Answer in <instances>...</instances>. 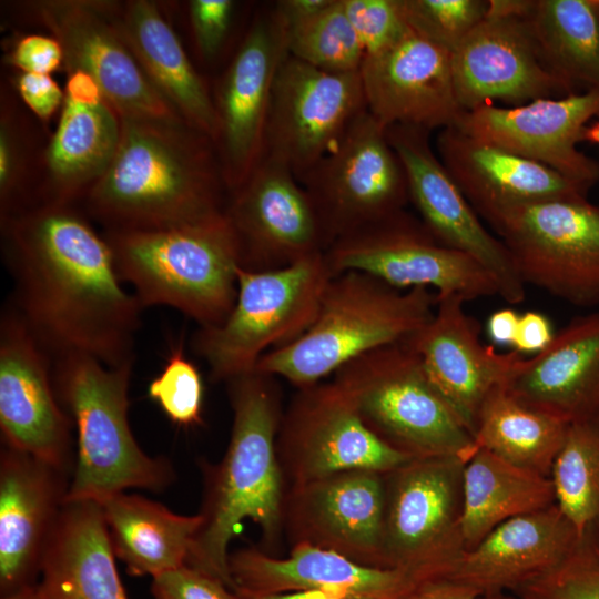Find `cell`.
I'll list each match as a JSON object with an SVG mask.
<instances>
[{
    "label": "cell",
    "instance_id": "23",
    "mask_svg": "<svg viewBox=\"0 0 599 599\" xmlns=\"http://www.w3.org/2000/svg\"><path fill=\"white\" fill-rule=\"evenodd\" d=\"M367 111L385 128L432 132L456 126L464 114L454 88L451 53L410 27L359 69Z\"/></svg>",
    "mask_w": 599,
    "mask_h": 599
},
{
    "label": "cell",
    "instance_id": "52",
    "mask_svg": "<svg viewBox=\"0 0 599 599\" xmlns=\"http://www.w3.org/2000/svg\"><path fill=\"white\" fill-rule=\"evenodd\" d=\"M68 73L64 91L67 98L82 103H95L104 99L101 89L90 75L79 70Z\"/></svg>",
    "mask_w": 599,
    "mask_h": 599
},
{
    "label": "cell",
    "instance_id": "34",
    "mask_svg": "<svg viewBox=\"0 0 599 599\" xmlns=\"http://www.w3.org/2000/svg\"><path fill=\"white\" fill-rule=\"evenodd\" d=\"M461 531L466 550L505 521L556 504L550 477L477 449L464 468Z\"/></svg>",
    "mask_w": 599,
    "mask_h": 599
},
{
    "label": "cell",
    "instance_id": "12",
    "mask_svg": "<svg viewBox=\"0 0 599 599\" xmlns=\"http://www.w3.org/2000/svg\"><path fill=\"white\" fill-rule=\"evenodd\" d=\"M324 254L332 275L357 271L399 290L426 287L466 302L498 295L479 263L441 244L406 210L336 240Z\"/></svg>",
    "mask_w": 599,
    "mask_h": 599
},
{
    "label": "cell",
    "instance_id": "18",
    "mask_svg": "<svg viewBox=\"0 0 599 599\" xmlns=\"http://www.w3.org/2000/svg\"><path fill=\"white\" fill-rule=\"evenodd\" d=\"M229 194L224 213L238 243L241 267L282 268L327 250L311 197L284 164L263 155Z\"/></svg>",
    "mask_w": 599,
    "mask_h": 599
},
{
    "label": "cell",
    "instance_id": "6",
    "mask_svg": "<svg viewBox=\"0 0 599 599\" xmlns=\"http://www.w3.org/2000/svg\"><path fill=\"white\" fill-rule=\"evenodd\" d=\"M122 282L142 308L173 307L200 327L220 325L237 296L238 243L225 213L163 230L104 235Z\"/></svg>",
    "mask_w": 599,
    "mask_h": 599
},
{
    "label": "cell",
    "instance_id": "28",
    "mask_svg": "<svg viewBox=\"0 0 599 599\" xmlns=\"http://www.w3.org/2000/svg\"><path fill=\"white\" fill-rule=\"evenodd\" d=\"M578 537L555 504L499 525L461 555L446 580L486 598L515 592L559 565Z\"/></svg>",
    "mask_w": 599,
    "mask_h": 599
},
{
    "label": "cell",
    "instance_id": "42",
    "mask_svg": "<svg viewBox=\"0 0 599 599\" xmlns=\"http://www.w3.org/2000/svg\"><path fill=\"white\" fill-rule=\"evenodd\" d=\"M347 18L362 44L364 58L398 41L409 28L403 0H343Z\"/></svg>",
    "mask_w": 599,
    "mask_h": 599
},
{
    "label": "cell",
    "instance_id": "13",
    "mask_svg": "<svg viewBox=\"0 0 599 599\" xmlns=\"http://www.w3.org/2000/svg\"><path fill=\"white\" fill-rule=\"evenodd\" d=\"M276 450L286 488L349 470L386 474L413 459L365 425L335 379L298 388L283 412Z\"/></svg>",
    "mask_w": 599,
    "mask_h": 599
},
{
    "label": "cell",
    "instance_id": "40",
    "mask_svg": "<svg viewBox=\"0 0 599 599\" xmlns=\"http://www.w3.org/2000/svg\"><path fill=\"white\" fill-rule=\"evenodd\" d=\"M408 26L450 53L485 19L489 0H403Z\"/></svg>",
    "mask_w": 599,
    "mask_h": 599
},
{
    "label": "cell",
    "instance_id": "27",
    "mask_svg": "<svg viewBox=\"0 0 599 599\" xmlns=\"http://www.w3.org/2000/svg\"><path fill=\"white\" fill-rule=\"evenodd\" d=\"M504 388L567 425L599 419V311L579 316L509 373Z\"/></svg>",
    "mask_w": 599,
    "mask_h": 599
},
{
    "label": "cell",
    "instance_id": "7",
    "mask_svg": "<svg viewBox=\"0 0 599 599\" xmlns=\"http://www.w3.org/2000/svg\"><path fill=\"white\" fill-rule=\"evenodd\" d=\"M334 379L351 395L365 425L413 458L475 453L474 436L427 378L409 339L370 351Z\"/></svg>",
    "mask_w": 599,
    "mask_h": 599
},
{
    "label": "cell",
    "instance_id": "8",
    "mask_svg": "<svg viewBox=\"0 0 599 599\" xmlns=\"http://www.w3.org/2000/svg\"><path fill=\"white\" fill-rule=\"evenodd\" d=\"M325 252L268 271L236 270L237 296L223 323L200 327L193 349L213 382L255 372L260 358L303 335L313 324L333 276Z\"/></svg>",
    "mask_w": 599,
    "mask_h": 599
},
{
    "label": "cell",
    "instance_id": "37",
    "mask_svg": "<svg viewBox=\"0 0 599 599\" xmlns=\"http://www.w3.org/2000/svg\"><path fill=\"white\" fill-rule=\"evenodd\" d=\"M550 479L557 507L578 534L599 530V419L568 425Z\"/></svg>",
    "mask_w": 599,
    "mask_h": 599
},
{
    "label": "cell",
    "instance_id": "5",
    "mask_svg": "<svg viewBox=\"0 0 599 599\" xmlns=\"http://www.w3.org/2000/svg\"><path fill=\"white\" fill-rule=\"evenodd\" d=\"M436 305L430 288L399 290L357 271L333 275L308 329L265 353L255 372L297 388L317 384L370 351L410 339Z\"/></svg>",
    "mask_w": 599,
    "mask_h": 599
},
{
    "label": "cell",
    "instance_id": "46",
    "mask_svg": "<svg viewBox=\"0 0 599 599\" xmlns=\"http://www.w3.org/2000/svg\"><path fill=\"white\" fill-rule=\"evenodd\" d=\"M6 61L23 73L50 74L64 63V54L54 37L28 34L14 43Z\"/></svg>",
    "mask_w": 599,
    "mask_h": 599
},
{
    "label": "cell",
    "instance_id": "55",
    "mask_svg": "<svg viewBox=\"0 0 599 599\" xmlns=\"http://www.w3.org/2000/svg\"><path fill=\"white\" fill-rule=\"evenodd\" d=\"M582 141L599 145V118L583 129Z\"/></svg>",
    "mask_w": 599,
    "mask_h": 599
},
{
    "label": "cell",
    "instance_id": "50",
    "mask_svg": "<svg viewBox=\"0 0 599 599\" xmlns=\"http://www.w3.org/2000/svg\"><path fill=\"white\" fill-rule=\"evenodd\" d=\"M410 599H512L509 597H483L476 590L464 585L440 580L420 588Z\"/></svg>",
    "mask_w": 599,
    "mask_h": 599
},
{
    "label": "cell",
    "instance_id": "49",
    "mask_svg": "<svg viewBox=\"0 0 599 599\" xmlns=\"http://www.w3.org/2000/svg\"><path fill=\"white\" fill-rule=\"evenodd\" d=\"M333 0H281L273 11L284 28L285 34L325 10Z\"/></svg>",
    "mask_w": 599,
    "mask_h": 599
},
{
    "label": "cell",
    "instance_id": "10",
    "mask_svg": "<svg viewBox=\"0 0 599 599\" xmlns=\"http://www.w3.org/2000/svg\"><path fill=\"white\" fill-rule=\"evenodd\" d=\"M485 220L525 283L579 306L599 303V205L551 199L498 210Z\"/></svg>",
    "mask_w": 599,
    "mask_h": 599
},
{
    "label": "cell",
    "instance_id": "3",
    "mask_svg": "<svg viewBox=\"0 0 599 599\" xmlns=\"http://www.w3.org/2000/svg\"><path fill=\"white\" fill-rule=\"evenodd\" d=\"M275 378L253 372L226 382L233 412L229 446L219 464L200 461L203 520L186 565L233 591L229 546L241 522L260 527L262 549L272 556L284 538L286 483L276 450L283 412Z\"/></svg>",
    "mask_w": 599,
    "mask_h": 599
},
{
    "label": "cell",
    "instance_id": "14",
    "mask_svg": "<svg viewBox=\"0 0 599 599\" xmlns=\"http://www.w3.org/2000/svg\"><path fill=\"white\" fill-rule=\"evenodd\" d=\"M526 0H489L485 19L451 52L456 98L466 111L576 93L544 62L525 17Z\"/></svg>",
    "mask_w": 599,
    "mask_h": 599
},
{
    "label": "cell",
    "instance_id": "24",
    "mask_svg": "<svg viewBox=\"0 0 599 599\" xmlns=\"http://www.w3.org/2000/svg\"><path fill=\"white\" fill-rule=\"evenodd\" d=\"M465 303L457 294L437 295L434 316L409 342L434 388L474 436L483 404L505 384L520 354L485 345Z\"/></svg>",
    "mask_w": 599,
    "mask_h": 599
},
{
    "label": "cell",
    "instance_id": "9",
    "mask_svg": "<svg viewBox=\"0 0 599 599\" xmlns=\"http://www.w3.org/2000/svg\"><path fill=\"white\" fill-rule=\"evenodd\" d=\"M465 465L459 457L413 458L385 474L387 568L407 570L426 582L447 579L466 551Z\"/></svg>",
    "mask_w": 599,
    "mask_h": 599
},
{
    "label": "cell",
    "instance_id": "26",
    "mask_svg": "<svg viewBox=\"0 0 599 599\" xmlns=\"http://www.w3.org/2000/svg\"><path fill=\"white\" fill-rule=\"evenodd\" d=\"M234 590L254 593L324 591L367 599H410L425 582L397 568H374L357 564L335 551L308 544L291 546L278 558L257 547L230 554Z\"/></svg>",
    "mask_w": 599,
    "mask_h": 599
},
{
    "label": "cell",
    "instance_id": "51",
    "mask_svg": "<svg viewBox=\"0 0 599 599\" xmlns=\"http://www.w3.org/2000/svg\"><path fill=\"white\" fill-rule=\"evenodd\" d=\"M519 315L511 308L493 313L487 321V333L497 345H512Z\"/></svg>",
    "mask_w": 599,
    "mask_h": 599
},
{
    "label": "cell",
    "instance_id": "53",
    "mask_svg": "<svg viewBox=\"0 0 599 599\" xmlns=\"http://www.w3.org/2000/svg\"><path fill=\"white\" fill-rule=\"evenodd\" d=\"M236 599H367L356 596L324 592V591H294L284 593H254L244 590H234Z\"/></svg>",
    "mask_w": 599,
    "mask_h": 599
},
{
    "label": "cell",
    "instance_id": "20",
    "mask_svg": "<svg viewBox=\"0 0 599 599\" xmlns=\"http://www.w3.org/2000/svg\"><path fill=\"white\" fill-rule=\"evenodd\" d=\"M385 474L349 470L286 488L284 537L385 568Z\"/></svg>",
    "mask_w": 599,
    "mask_h": 599
},
{
    "label": "cell",
    "instance_id": "11",
    "mask_svg": "<svg viewBox=\"0 0 599 599\" xmlns=\"http://www.w3.org/2000/svg\"><path fill=\"white\" fill-rule=\"evenodd\" d=\"M298 182L314 204L328 247L405 210L409 202L404 165L387 139L386 128L367 110Z\"/></svg>",
    "mask_w": 599,
    "mask_h": 599
},
{
    "label": "cell",
    "instance_id": "15",
    "mask_svg": "<svg viewBox=\"0 0 599 599\" xmlns=\"http://www.w3.org/2000/svg\"><path fill=\"white\" fill-rule=\"evenodd\" d=\"M365 110L359 72L329 73L287 54L272 88L263 155L300 180Z\"/></svg>",
    "mask_w": 599,
    "mask_h": 599
},
{
    "label": "cell",
    "instance_id": "47",
    "mask_svg": "<svg viewBox=\"0 0 599 599\" xmlns=\"http://www.w3.org/2000/svg\"><path fill=\"white\" fill-rule=\"evenodd\" d=\"M16 88L23 103L42 121L52 118L65 97L50 74L20 72Z\"/></svg>",
    "mask_w": 599,
    "mask_h": 599
},
{
    "label": "cell",
    "instance_id": "38",
    "mask_svg": "<svg viewBox=\"0 0 599 599\" xmlns=\"http://www.w3.org/2000/svg\"><path fill=\"white\" fill-rule=\"evenodd\" d=\"M290 55L325 72H359L364 50L347 18L343 0L286 33Z\"/></svg>",
    "mask_w": 599,
    "mask_h": 599
},
{
    "label": "cell",
    "instance_id": "54",
    "mask_svg": "<svg viewBox=\"0 0 599 599\" xmlns=\"http://www.w3.org/2000/svg\"><path fill=\"white\" fill-rule=\"evenodd\" d=\"M1 599H40L37 583L1 595Z\"/></svg>",
    "mask_w": 599,
    "mask_h": 599
},
{
    "label": "cell",
    "instance_id": "29",
    "mask_svg": "<svg viewBox=\"0 0 599 599\" xmlns=\"http://www.w3.org/2000/svg\"><path fill=\"white\" fill-rule=\"evenodd\" d=\"M436 150L455 183L484 219L512 205L587 197L590 189L541 163L479 141L456 126L439 131Z\"/></svg>",
    "mask_w": 599,
    "mask_h": 599
},
{
    "label": "cell",
    "instance_id": "19",
    "mask_svg": "<svg viewBox=\"0 0 599 599\" xmlns=\"http://www.w3.org/2000/svg\"><path fill=\"white\" fill-rule=\"evenodd\" d=\"M387 139L399 156L408 182L409 202L444 245L475 260L494 278L498 295L509 304L526 297V285L500 238L490 234L455 183L423 128L390 125Z\"/></svg>",
    "mask_w": 599,
    "mask_h": 599
},
{
    "label": "cell",
    "instance_id": "44",
    "mask_svg": "<svg viewBox=\"0 0 599 599\" xmlns=\"http://www.w3.org/2000/svg\"><path fill=\"white\" fill-rule=\"evenodd\" d=\"M235 2L232 0H192L189 17L200 53L211 59L223 47L230 31Z\"/></svg>",
    "mask_w": 599,
    "mask_h": 599
},
{
    "label": "cell",
    "instance_id": "17",
    "mask_svg": "<svg viewBox=\"0 0 599 599\" xmlns=\"http://www.w3.org/2000/svg\"><path fill=\"white\" fill-rule=\"evenodd\" d=\"M72 428L55 393L52 356L8 303L0 321L3 445L72 473Z\"/></svg>",
    "mask_w": 599,
    "mask_h": 599
},
{
    "label": "cell",
    "instance_id": "35",
    "mask_svg": "<svg viewBox=\"0 0 599 599\" xmlns=\"http://www.w3.org/2000/svg\"><path fill=\"white\" fill-rule=\"evenodd\" d=\"M525 17L549 70L573 92H599V0H527Z\"/></svg>",
    "mask_w": 599,
    "mask_h": 599
},
{
    "label": "cell",
    "instance_id": "16",
    "mask_svg": "<svg viewBox=\"0 0 599 599\" xmlns=\"http://www.w3.org/2000/svg\"><path fill=\"white\" fill-rule=\"evenodd\" d=\"M113 8L87 0L30 6L35 20L60 42L68 72L90 75L121 119L186 124L143 72L118 29Z\"/></svg>",
    "mask_w": 599,
    "mask_h": 599
},
{
    "label": "cell",
    "instance_id": "32",
    "mask_svg": "<svg viewBox=\"0 0 599 599\" xmlns=\"http://www.w3.org/2000/svg\"><path fill=\"white\" fill-rule=\"evenodd\" d=\"M121 119L105 99L82 103L64 97L59 123L44 152L45 186L39 203L72 204L110 165Z\"/></svg>",
    "mask_w": 599,
    "mask_h": 599
},
{
    "label": "cell",
    "instance_id": "41",
    "mask_svg": "<svg viewBox=\"0 0 599 599\" xmlns=\"http://www.w3.org/2000/svg\"><path fill=\"white\" fill-rule=\"evenodd\" d=\"M203 390L201 374L186 358L183 343L172 347L162 372L148 386L149 397L172 423L183 427L203 423Z\"/></svg>",
    "mask_w": 599,
    "mask_h": 599
},
{
    "label": "cell",
    "instance_id": "4",
    "mask_svg": "<svg viewBox=\"0 0 599 599\" xmlns=\"http://www.w3.org/2000/svg\"><path fill=\"white\" fill-rule=\"evenodd\" d=\"M132 365L109 367L79 353L52 357L55 393L77 433L65 501L101 504L129 488L162 491L175 478L169 459L146 455L131 430Z\"/></svg>",
    "mask_w": 599,
    "mask_h": 599
},
{
    "label": "cell",
    "instance_id": "48",
    "mask_svg": "<svg viewBox=\"0 0 599 599\" xmlns=\"http://www.w3.org/2000/svg\"><path fill=\"white\" fill-rule=\"evenodd\" d=\"M555 333L549 319L541 313L526 312L519 315L512 346L518 353H539L552 341Z\"/></svg>",
    "mask_w": 599,
    "mask_h": 599
},
{
    "label": "cell",
    "instance_id": "36",
    "mask_svg": "<svg viewBox=\"0 0 599 599\" xmlns=\"http://www.w3.org/2000/svg\"><path fill=\"white\" fill-rule=\"evenodd\" d=\"M568 425L535 410L496 387L483 404L474 446L506 461L550 477Z\"/></svg>",
    "mask_w": 599,
    "mask_h": 599
},
{
    "label": "cell",
    "instance_id": "22",
    "mask_svg": "<svg viewBox=\"0 0 599 599\" xmlns=\"http://www.w3.org/2000/svg\"><path fill=\"white\" fill-rule=\"evenodd\" d=\"M597 118L599 92L583 91L515 106L483 105L464 112L456 128L591 187L599 181V163L580 152L577 143Z\"/></svg>",
    "mask_w": 599,
    "mask_h": 599
},
{
    "label": "cell",
    "instance_id": "43",
    "mask_svg": "<svg viewBox=\"0 0 599 599\" xmlns=\"http://www.w3.org/2000/svg\"><path fill=\"white\" fill-rule=\"evenodd\" d=\"M153 599H236L219 579L184 565L152 578Z\"/></svg>",
    "mask_w": 599,
    "mask_h": 599
},
{
    "label": "cell",
    "instance_id": "21",
    "mask_svg": "<svg viewBox=\"0 0 599 599\" xmlns=\"http://www.w3.org/2000/svg\"><path fill=\"white\" fill-rule=\"evenodd\" d=\"M287 54L286 34L273 9L260 13L220 82L214 98L215 148L229 192L248 176L263 155L272 88Z\"/></svg>",
    "mask_w": 599,
    "mask_h": 599
},
{
    "label": "cell",
    "instance_id": "31",
    "mask_svg": "<svg viewBox=\"0 0 599 599\" xmlns=\"http://www.w3.org/2000/svg\"><path fill=\"white\" fill-rule=\"evenodd\" d=\"M118 29L143 72L187 125L217 139L214 99L192 65L176 33L158 6L148 0L114 10Z\"/></svg>",
    "mask_w": 599,
    "mask_h": 599
},
{
    "label": "cell",
    "instance_id": "25",
    "mask_svg": "<svg viewBox=\"0 0 599 599\" xmlns=\"http://www.w3.org/2000/svg\"><path fill=\"white\" fill-rule=\"evenodd\" d=\"M72 473L4 446L0 454V593L37 583Z\"/></svg>",
    "mask_w": 599,
    "mask_h": 599
},
{
    "label": "cell",
    "instance_id": "2",
    "mask_svg": "<svg viewBox=\"0 0 599 599\" xmlns=\"http://www.w3.org/2000/svg\"><path fill=\"white\" fill-rule=\"evenodd\" d=\"M224 190L210 138L187 124L121 119L116 152L82 199L106 232L151 231L223 214Z\"/></svg>",
    "mask_w": 599,
    "mask_h": 599
},
{
    "label": "cell",
    "instance_id": "39",
    "mask_svg": "<svg viewBox=\"0 0 599 599\" xmlns=\"http://www.w3.org/2000/svg\"><path fill=\"white\" fill-rule=\"evenodd\" d=\"M514 593L515 599H599V530L580 534L559 565Z\"/></svg>",
    "mask_w": 599,
    "mask_h": 599
},
{
    "label": "cell",
    "instance_id": "1",
    "mask_svg": "<svg viewBox=\"0 0 599 599\" xmlns=\"http://www.w3.org/2000/svg\"><path fill=\"white\" fill-rule=\"evenodd\" d=\"M9 304L50 355L134 362L142 307L118 275L113 252L72 204L38 203L2 217Z\"/></svg>",
    "mask_w": 599,
    "mask_h": 599
},
{
    "label": "cell",
    "instance_id": "30",
    "mask_svg": "<svg viewBox=\"0 0 599 599\" xmlns=\"http://www.w3.org/2000/svg\"><path fill=\"white\" fill-rule=\"evenodd\" d=\"M39 577L40 599H129L99 502L65 501Z\"/></svg>",
    "mask_w": 599,
    "mask_h": 599
},
{
    "label": "cell",
    "instance_id": "33",
    "mask_svg": "<svg viewBox=\"0 0 599 599\" xmlns=\"http://www.w3.org/2000/svg\"><path fill=\"white\" fill-rule=\"evenodd\" d=\"M116 558L132 576L152 578L186 565L202 516L179 515L140 495L116 494L103 502Z\"/></svg>",
    "mask_w": 599,
    "mask_h": 599
},
{
    "label": "cell",
    "instance_id": "45",
    "mask_svg": "<svg viewBox=\"0 0 599 599\" xmlns=\"http://www.w3.org/2000/svg\"><path fill=\"white\" fill-rule=\"evenodd\" d=\"M12 116L4 110L0 121V200L2 217L14 212L23 172V148Z\"/></svg>",
    "mask_w": 599,
    "mask_h": 599
}]
</instances>
